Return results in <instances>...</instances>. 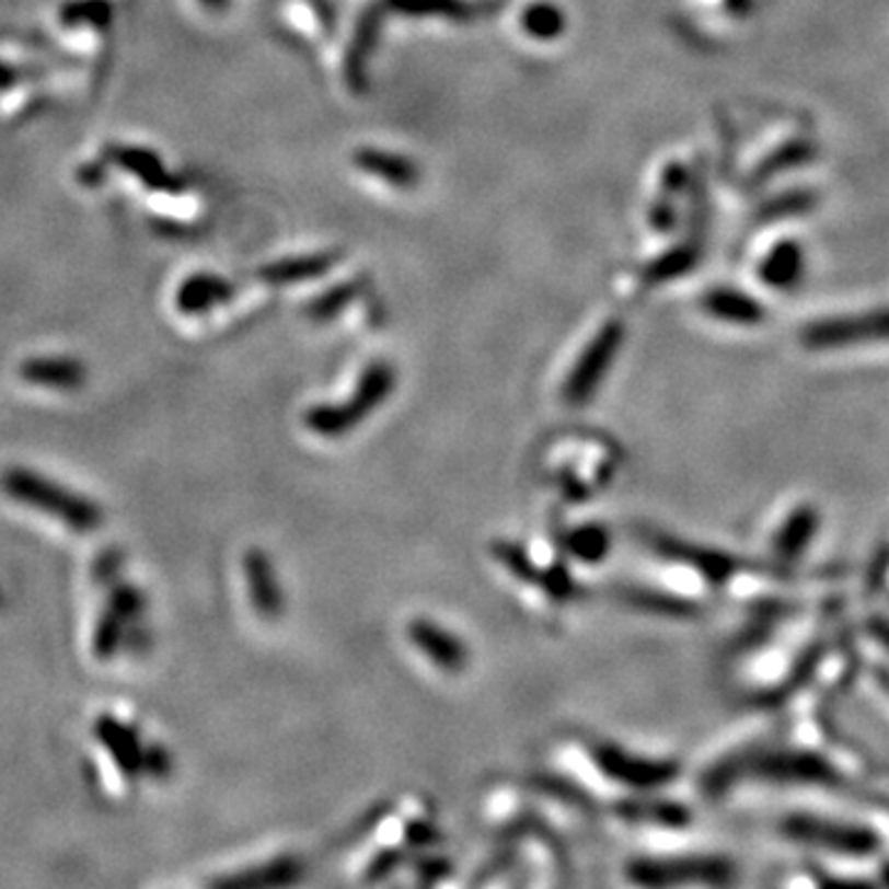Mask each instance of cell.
I'll use <instances>...</instances> for the list:
<instances>
[{
    "label": "cell",
    "instance_id": "6da1fadb",
    "mask_svg": "<svg viewBox=\"0 0 889 889\" xmlns=\"http://www.w3.org/2000/svg\"><path fill=\"white\" fill-rule=\"evenodd\" d=\"M743 781L771 786L847 790L853 781L833 759L813 749H743Z\"/></svg>",
    "mask_w": 889,
    "mask_h": 889
},
{
    "label": "cell",
    "instance_id": "7a4b0ae2",
    "mask_svg": "<svg viewBox=\"0 0 889 889\" xmlns=\"http://www.w3.org/2000/svg\"><path fill=\"white\" fill-rule=\"evenodd\" d=\"M0 487H3L5 497H11L18 505L43 511V515L62 521L65 527L82 531V534L100 529L104 521L102 507L94 505L92 499L77 495V492L27 467H8L0 475Z\"/></svg>",
    "mask_w": 889,
    "mask_h": 889
},
{
    "label": "cell",
    "instance_id": "3957f363",
    "mask_svg": "<svg viewBox=\"0 0 889 889\" xmlns=\"http://www.w3.org/2000/svg\"><path fill=\"white\" fill-rule=\"evenodd\" d=\"M778 833L804 847L850 859H869L885 847L882 835L873 826L816 813H788L778 823Z\"/></svg>",
    "mask_w": 889,
    "mask_h": 889
},
{
    "label": "cell",
    "instance_id": "277c9868",
    "mask_svg": "<svg viewBox=\"0 0 889 889\" xmlns=\"http://www.w3.org/2000/svg\"><path fill=\"white\" fill-rule=\"evenodd\" d=\"M395 381L399 379H395L391 363L376 361L366 366L349 401L314 405L304 413V425L319 438H344L346 432L359 428L373 411H379L389 401Z\"/></svg>",
    "mask_w": 889,
    "mask_h": 889
},
{
    "label": "cell",
    "instance_id": "5b68a950",
    "mask_svg": "<svg viewBox=\"0 0 889 889\" xmlns=\"http://www.w3.org/2000/svg\"><path fill=\"white\" fill-rule=\"evenodd\" d=\"M631 882L640 887L680 885H729L737 879V865L721 855H674L640 857L627 865Z\"/></svg>",
    "mask_w": 889,
    "mask_h": 889
},
{
    "label": "cell",
    "instance_id": "8992f818",
    "mask_svg": "<svg viewBox=\"0 0 889 889\" xmlns=\"http://www.w3.org/2000/svg\"><path fill=\"white\" fill-rule=\"evenodd\" d=\"M800 344L808 351H838L853 346L889 344V304L859 314L828 316L800 328Z\"/></svg>",
    "mask_w": 889,
    "mask_h": 889
},
{
    "label": "cell",
    "instance_id": "52a82bcc",
    "mask_svg": "<svg viewBox=\"0 0 889 889\" xmlns=\"http://www.w3.org/2000/svg\"><path fill=\"white\" fill-rule=\"evenodd\" d=\"M593 761L598 771L613 784L631 790H657L670 786L680 776V763L670 759H650L640 753H627L615 743H598L593 747Z\"/></svg>",
    "mask_w": 889,
    "mask_h": 889
},
{
    "label": "cell",
    "instance_id": "ba28073f",
    "mask_svg": "<svg viewBox=\"0 0 889 889\" xmlns=\"http://www.w3.org/2000/svg\"><path fill=\"white\" fill-rule=\"evenodd\" d=\"M625 328L617 319L603 324L598 334L586 346L581 359L574 366L572 376L564 383V401L568 405H586L593 399L596 391L601 389L608 369H611L617 351L623 346Z\"/></svg>",
    "mask_w": 889,
    "mask_h": 889
},
{
    "label": "cell",
    "instance_id": "9c48e42d",
    "mask_svg": "<svg viewBox=\"0 0 889 889\" xmlns=\"http://www.w3.org/2000/svg\"><path fill=\"white\" fill-rule=\"evenodd\" d=\"M655 549L660 556L690 568L692 574H697L702 581L709 584L712 588L727 586L741 574V562L737 556L727 554V551L692 544V541L674 536H657Z\"/></svg>",
    "mask_w": 889,
    "mask_h": 889
},
{
    "label": "cell",
    "instance_id": "30bf717a",
    "mask_svg": "<svg viewBox=\"0 0 889 889\" xmlns=\"http://www.w3.org/2000/svg\"><path fill=\"white\" fill-rule=\"evenodd\" d=\"M820 509L816 505H798L781 521L776 534L771 539V556L778 566H794L804 558L806 551L813 546L820 531Z\"/></svg>",
    "mask_w": 889,
    "mask_h": 889
},
{
    "label": "cell",
    "instance_id": "8fae6325",
    "mask_svg": "<svg viewBox=\"0 0 889 889\" xmlns=\"http://www.w3.org/2000/svg\"><path fill=\"white\" fill-rule=\"evenodd\" d=\"M405 633H408V640L418 647L432 665H438L440 670L458 674L467 667L470 662L467 645L440 623L428 621V617H415V621H411L408 627H405Z\"/></svg>",
    "mask_w": 889,
    "mask_h": 889
},
{
    "label": "cell",
    "instance_id": "7c38bea8",
    "mask_svg": "<svg viewBox=\"0 0 889 889\" xmlns=\"http://www.w3.org/2000/svg\"><path fill=\"white\" fill-rule=\"evenodd\" d=\"M104 163H114V166L131 173L134 178L141 181L143 186L161 193H178L183 190L181 176H173L169 169L163 166L159 153H153L143 147H127V143H112L104 149Z\"/></svg>",
    "mask_w": 889,
    "mask_h": 889
},
{
    "label": "cell",
    "instance_id": "4fadbf2b",
    "mask_svg": "<svg viewBox=\"0 0 889 889\" xmlns=\"http://www.w3.org/2000/svg\"><path fill=\"white\" fill-rule=\"evenodd\" d=\"M94 737L109 753V759L117 763L122 776H143V743L137 729L112 714H102L94 721Z\"/></svg>",
    "mask_w": 889,
    "mask_h": 889
},
{
    "label": "cell",
    "instance_id": "5bb4252c",
    "mask_svg": "<svg viewBox=\"0 0 889 889\" xmlns=\"http://www.w3.org/2000/svg\"><path fill=\"white\" fill-rule=\"evenodd\" d=\"M243 572L250 601L265 621H277L285 613V593L273 562L263 549H250L243 558Z\"/></svg>",
    "mask_w": 889,
    "mask_h": 889
},
{
    "label": "cell",
    "instance_id": "9a60e30c",
    "mask_svg": "<svg viewBox=\"0 0 889 889\" xmlns=\"http://www.w3.org/2000/svg\"><path fill=\"white\" fill-rule=\"evenodd\" d=\"M826 655H828V647L823 640L810 643L806 650L796 657L794 665L788 667V672L784 674V678L759 694L761 707L776 709V707H784V704H788L790 700H796L798 694L816 680V674L820 670V665H823Z\"/></svg>",
    "mask_w": 889,
    "mask_h": 889
},
{
    "label": "cell",
    "instance_id": "2e32d148",
    "mask_svg": "<svg viewBox=\"0 0 889 889\" xmlns=\"http://www.w3.org/2000/svg\"><path fill=\"white\" fill-rule=\"evenodd\" d=\"M18 373L25 383L53 391H77L86 383V366L72 356H33Z\"/></svg>",
    "mask_w": 889,
    "mask_h": 889
},
{
    "label": "cell",
    "instance_id": "e0dca14e",
    "mask_svg": "<svg viewBox=\"0 0 889 889\" xmlns=\"http://www.w3.org/2000/svg\"><path fill=\"white\" fill-rule=\"evenodd\" d=\"M235 297V285L212 273H196L176 289V309L186 316L208 314Z\"/></svg>",
    "mask_w": 889,
    "mask_h": 889
},
{
    "label": "cell",
    "instance_id": "ac0fdd59",
    "mask_svg": "<svg viewBox=\"0 0 889 889\" xmlns=\"http://www.w3.org/2000/svg\"><path fill=\"white\" fill-rule=\"evenodd\" d=\"M702 309L712 319L734 326H759L766 322V307L757 297H751L734 287H714L702 297Z\"/></svg>",
    "mask_w": 889,
    "mask_h": 889
},
{
    "label": "cell",
    "instance_id": "d6986e66",
    "mask_svg": "<svg viewBox=\"0 0 889 889\" xmlns=\"http://www.w3.org/2000/svg\"><path fill=\"white\" fill-rule=\"evenodd\" d=\"M804 275H806V250L798 240H781V243L769 250L763 263L759 265L761 282L771 289H778V292L796 289L804 282Z\"/></svg>",
    "mask_w": 889,
    "mask_h": 889
},
{
    "label": "cell",
    "instance_id": "ffe728a7",
    "mask_svg": "<svg viewBox=\"0 0 889 889\" xmlns=\"http://www.w3.org/2000/svg\"><path fill=\"white\" fill-rule=\"evenodd\" d=\"M302 877V863L297 857H275L269 863L250 867L245 873L212 879L220 889H265V887H287Z\"/></svg>",
    "mask_w": 889,
    "mask_h": 889
},
{
    "label": "cell",
    "instance_id": "44dd1931",
    "mask_svg": "<svg viewBox=\"0 0 889 889\" xmlns=\"http://www.w3.org/2000/svg\"><path fill=\"white\" fill-rule=\"evenodd\" d=\"M354 163L361 171L371 173V176H379L381 181L391 183L395 188H413L420 176V171L413 161L401 157V153L381 149H359L354 153Z\"/></svg>",
    "mask_w": 889,
    "mask_h": 889
},
{
    "label": "cell",
    "instance_id": "7402d4cb",
    "mask_svg": "<svg viewBox=\"0 0 889 889\" xmlns=\"http://www.w3.org/2000/svg\"><path fill=\"white\" fill-rule=\"evenodd\" d=\"M816 153H818L816 143L804 137H796L786 143H781L778 149H773L769 157L751 171V178H749L751 186H763V183L781 176V173L806 166V163L816 159Z\"/></svg>",
    "mask_w": 889,
    "mask_h": 889
},
{
    "label": "cell",
    "instance_id": "603a6c76",
    "mask_svg": "<svg viewBox=\"0 0 889 889\" xmlns=\"http://www.w3.org/2000/svg\"><path fill=\"white\" fill-rule=\"evenodd\" d=\"M332 265H334V255L292 257V259H279V263L265 265L263 269H259V277H263L269 285L309 282V279L324 275Z\"/></svg>",
    "mask_w": 889,
    "mask_h": 889
},
{
    "label": "cell",
    "instance_id": "cb8c5ba5",
    "mask_svg": "<svg viewBox=\"0 0 889 889\" xmlns=\"http://www.w3.org/2000/svg\"><path fill=\"white\" fill-rule=\"evenodd\" d=\"M65 27H92V31H109L114 21L112 0H67L57 11Z\"/></svg>",
    "mask_w": 889,
    "mask_h": 889
},
{
    "label": "cell",
    "instance_id": "d4e9b609",
    "mask_svg": "<svg viewBox=\"0 0 889 889\" xmlns=\"http://www.w3.org/2000/svg\"><path fill=\"white\" fill-rule=\"evenodd\" d=\"M702 257V250L697 243H688L670 250L662 257H657L655 263L647 265L645 269V282L647 285H662L670 282V279H678L682 275H688L690 269L697 267Z\"/></svg>",
    "mask_w": 889,
    "mask_h": 889
},
{
    "label": "cell",
    "instance_id": "484cf974",
    "mask_svg": "<svg viewBox=\"0 0 889 889\" xmlns=\"http://www.w3.org/2000/svg\"><path fill=\"white\" fill-rule=\"evenodd\" d=\"M129 627L131 623L127 617H122L117 611H112L109 605H104L92 637V653L96 660H112V657L119 653V645L124 643V637H127Z\"/></svg>",
    "mask_w": 889,
    "mask_h": 889
},
{
    "label": "cell",
    "instance_id": "4316f807",
    "mask_svg": "<svg viewBox=\"0 0 889 889\" xmlns=\"http://www.w3.org/2000/svg\"><path fill=\"white\" fill-rule=\"evenodd\" d=\"M818 206V193L816 190H808V188H794V190H786L781 193V196L766 200L759 210V218L763 222H773V220H786V218H796V216H806Z\"/></svg>",
    "mask_w": 889,
    "mask_h": 889
},
{
    "label": "cell",
    "instance_id": "83f0119b",
    "mask_svg": "<svg viewBox=\"0 0 889 889\" xmlns=\"http://www.w3.org/2000/svg\"><path fill=\"white\" fill-rule=\"evenodd\" d=\"M521 25H524V31L531 37L546 43L566 31V15L562 13V8L551 3H534L527 8L524 15H521Z\"/></svg>",
    "mask_w": 889,
    "mask_h": 889
},
{
    "label": "cell",
    "instance_id": "f1b7e54d",
    "mask_svg": "<svg viewBox=\"0 0 889 889\" xmlns=\"http://www.w3.org/2000/svg\"><path fill=\"white\" fill-rule=\"evenodd\" d=\"M376 33H379V15H376V11L363 13L359 27H356L354 47L349 53V82L354 86L361 84V80H363V65H366V60H369V55L373 50Z\"/></svg>",
    "mask_w": 889,
    "mask_h": 889
},
{
    "label": "cell",
    "instance_id": "f546056e",
    "mask_svg": "<svg viewBox=\"0 0 889 889\" xmlns=\"http://www.w3.org/2000/svg\"><path fill=\"white\" fill-rule=\"evenodd\" d=\"M383 3L405 15H442L455 21H465L472 15L470 5L462 0H383Z\"/></svg>",
    "mask_w": 889,
    "mask_h": 889
},
{
    "label": "cell",
    "instance_id": "4dcf8cb0",
    "mask_svg": "<svg viewBox=\"0 0 889 889\" xmlns=\"http://www.w3.org/2000/svg\"><path fill=\"white\" fill-rule=\"evenodd\" d=\"M608 546H611V539H608L605 529L596 524L574 529L572 536H568V551H572V556L581 558L586 564H598L601 558H605Z\"/></svg>",
    "mask_w": 889,
    "mask_h": 889
},
{
    "label": "cell",
    "instance_id": "1f68e13d",
    "mask_svg": "<svg viewBox=\"0 0 889 889\" xmlns=\"http://www.w3.org/2000/svg\"><path fill=\"white\" fill-rule=\"evenodd\" d=\"M106 605L112 611H117L122 617H127L131 625H137L141 621L143 611H147V596L141 593V588L131 584H112V593Z\"/></svg>",
    "mask_w": 889,
    "mask_h": 889
},
{
    "label": "cell",
    "instance_id": "d6a6232c",
    "mask_svg": "<svg viewBox=\"0 0 889 889\" xmlns=\"http://www.w3.org/2000/svg\"><path fill=\"white\" fill-rule=\"evenodd\" d=\"M887 581H889V541L887 544H879L873 554H869V562L863 576L865 596H879L887 588Z\"/></svg>",
    "mask_w": 889,
    "mask_h": 889
},
{
    "label": "cell",
    "instance_id": "836d02e7",
    "mask_svg": "<svg viewBox=\"0 0 889 889\" xmlns=\"http://www.w3.org/2000/svg\"><path fill=\"white\" fill-rule=\"evenodd\" d=\"M173 771V759L161 743H149L143 747V776H151L153 781H166Z\"/></svg>",
    "mask_w": 889,
    "mask_h": 889
},
{
    "label": "cell",
    "instance_id": "e575fe53",
    "mask_svg": "<svg viewBox=\"0 0 889 889\" xmlns=\"http://www.w3.org/2000/svg\"><path fill=\"white\" fill-rule=\"evenodd\" d=\"M122 564H124V556L119 549H104L94 562V581L104 584V586L117 584Z\"/></svg>",
    "mask_w": 889,
    "mask_h": 889
},
{
    "label": "cell",
    "instance_id": "d590c367",
    "mask_svg": "<svg viewBox=\"0 0 889 889\" xmlns=\"http://www.w3.org/2000/svg\"><path fill=\"white\" fill-rule=\"evenodd\" d=\"M351 289L349 287H342V289H334V292H328L322 302L312 307V314L314 316H332L336 309H339L346 299H349Z\"/></svg>",
    "mask_w": 889,
    "mask_h": 889
},
{
    "label": "cell",
    "instance_id": "8d00e7d4",
    "mask_svg": "<svg viewBox=\"0 0 889 889\" xmlns=\"http://www.w3.org/2000/svg\"><path fill=\"white\" fill-rule=\"evenodd\" d=\"M867 633L879 647H882L885 653H889V621H887V617H882V615L869 617Z\"/></svg>",
    "mask_w": 889,
    "mask_h": 889
},
{
    "label": "cell",
    "instance_id": "74e56055",
    "mask_svg": "<svg viewBox=\"0 0 889 889\" xmlns=\"http://www.w3.org/2000/svg\"><path fill=\"white\" fill-rule=\"evenodd\" d=\"M102 176H104V159H96L77 169V181L84 183V186H96V183H102Z\"/></svg>",
    "mask_w": 889,
    "mask_h": 889
},
{
    "label": "cell",
    "instance_id": "f35d334b",
    "mask_svg": "<svg viewBox=\"0 0 889 889\" xmlns=\"http://www.w3.org/2000/svg\"><path fill=\"white\" fill-rule=\"evenodd\" d=\"M15 82H18V72L11 65L0 62V90H11Z\"/></svg>",
    "mask_w": 889,
    "mask_h": 889
},
{
    "label": "cell",
    "instance_id": "ab89813d",
    "mask_svg": "<svg viewBox=\"0 0 889 889\" xmlns=\"http://www.w3.org/2000/svg\"><path fill=\"white\" fill-rule=\"evenodd\" d=\"M873 672H875V680H877L879 688L887 690V694H889V667H879V665H877Z\"/></svg>",
    "mask_w": 889,
    "mask_h": 889
},
{
    "label": "cell",
    "instance_id": "60d3db41",
    "mask_svg": "<svg viewBox=\"0 0 889 889\" xmlns=\"http://www.w3.org/2000/svg\"><path fill=\"white\" fill-rule=\"evenodd\" d=\"M200 3H203V5H206V8H208V11H226V8H228V3H230V0H200Z\"/></svg>",
    "mask_w": 889,
    "mask_h": 889
},
{
    "label": "cell",
    "instance_id": "b9f144b4",
    "mask_svg": "<svg viewBox=\"0 0 889 889\" xmlns=\"http://www.w3.org/2000/svg\"><path fill=\"white\" fill-rule=\"evenodd\" d=\"M879 873H882V882L889 885V859L882 865V869H879Z\"/></svg>",
    "mask_w": 889,
    "mask_h": 889
},
{
    "label": "cell",
    "instance_id": "7bdbcfd3",
    "mask_svg": "<svg viewBox=\"0 0 889 889\" xmlns=\"http://www.w3.org/2000/svg\"><path fill=\"white\" fill-rule=\"evenodd\" d=\"M882 806L887 808V813H889V798H885V800H882Z\"/></svg>",
    "mask_w": 889,
    "mask_h": 889
}]
</instances>
